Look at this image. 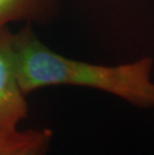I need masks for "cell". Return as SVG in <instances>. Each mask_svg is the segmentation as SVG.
I'll list each match as a JSON object with an SVG mask.
<instances>
[{"instance_id": "obj_1", "label": "cell", "mask_w": 154, "mask_h": 155, "mask_svg": "<svg viewBox=\"0 0 154 155\" xmlns=\"http://www.w3.org/2000/svg\"><path fill=\"white\" fill-rule=\"evenodd\" d=\"M14 47L19 82L26 95L47 86L71 85L107 92L137 107H154L151 58L115 66L74 60L42 43L30 25L14 33Z\"/></svg>"}, {"instance_id": "obj_2", "label": "cell", "mask_w": 154, "mask_h": 155, "mask_svg": "<svg viewBox=\"0 0 154 155\" xmlns=\"http://www.w3.org/2000/svg\"><path fill=\"white\" fill-rule=\"evenodd\" d=\"M25 96L18 77L14 33L6 26L0 28V129L17 130L27 117Z\"/></svg>"}, {"instance_id": "obj_3", "label": "cell", "mask_w": 154, "mask_h": 155, "mask_svg": "<svg viewBox=\"0 0 154 155\" xmlns=\"http://www.w3.org/2000/svg\"><path fill=\"white\" fill-rule=\"evenodd\" d=\"M58 0H0V28L13 21H35L45 18Z\"/></svg>"}, {"instance_id": "obj_4", "label": "cell", "mask_w": 154, "mask_h": 155, "mask_svg": "<svg viewBox=\"0 0 154 155\" xmlns=\"http://www.w3.org/2000/svg\"><path fill=\"white\" fill-rule=\"evenodd\" d=\"M52 138L48 128L25 130L18 142L0 151V155H46Z\"/></svg>"}, {"instance_id": "obj_5", "label": "cell", "mask_w": 154, "mask_h": 155, "mask_svg": "<svg viewBox=\"0 0 154 155\" xmlns=\"http://www.w3.org/2000/svg\"><path fill=\"white\" fill-rule=\"evenodd\" d=\"M24 133L25 131H20L18 129L14 131H5L0 129V151L18 142L23 137Z\"/></svg>"}]
</instances>
